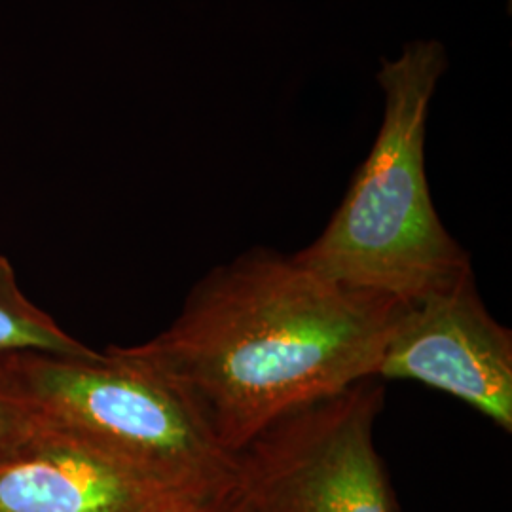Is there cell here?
Segmentation results:
<instances>
[{"mask_svg": "<svg viewBox=\"0 0 512 512\" xmlns=\"http://www.w3.org/2000/svg\"><path fill=\"white\" fill-rule=\"evenodd\" d=\"M217 501L179 494L33 416L0 458V512H186Z\"/></svg>", "mask_w": 512, "mask_h": 512, "instance_id": "obj_6", "label": "cell"}, {"mask_svg": "<svg viewBox=\"0 0 512 512\" xmlns=\"http://www.w3.org/2000/svg\"><path fill=\"white\" fill-rule=\"evenodd\" d=\"M382 380H365L275 421L238 458L249 512H401L374 444Z\"/></svg>", "mask_w": 512, "mask_h": 512, "instance_id": "obj_4", "label": "cell"}, {"mask_svg": "<svg viewBox=\"0 0 512 512\" xmlns=\"http://www.w3.org/2000/svg\"><path fill=\"white\" fill-rule=\"evenodd\" d=\"M446 67L437 40L410 42L401 57L382 59L385 112L376 143L323 234L293 255L313 274L408 304L473 270L440 222L425 175L429 105Z\"/></svg>", "mask_w": 512, "mask_h": 512, "instance_id": "obj_2", "label": "cell"}, {"mask_svg": "<svg viewBox=\"0 0 512 512\" xmlns=\"http://www.w3.org/2000/svg\"><path fill=\"white\" fill-rule=\"evenodd\" d=\"M397 306L255 247L202 277L167 329L126 349L236 456L275 421L376 378Z\"/></svg>", "mask_w": 512, "mask_h": 512, "instance_id": "obj_1", "label": "cell"}, {"mask_svg": "<svg viewBox=\"0 0 512 512\" xmlns=\"http://www.w3.org/2000/svg\"><path fill=\"white\" fill-rule=\"evenodd\" d=\"M2 374L33 416L139 475L200 501L238 494V458L160 370L126 348L14 353Z\"/></svg>", "mask_w": 512, "mask_h": 512, "instance_id": "obj_3", "label": "cell"}, {"mask_svg": "<svg viewBox=\"0 0 512 512\" xmlns=\"http://www.w3.org/2000/svg\"><path fill=\"white\" fill-rule=\"evenodd\" d=\"M186 512H249L247 511V507H245V503H243V499L239 497V494L232 495V497H228V499H222V501H217V503H207V505H202V507H196V509H192V511Z\"/></svg>", "mask_w": 512, "mask_h": 512, "instance_id": "obj_9", "label": "cell"}, {"mask_svg": "<svg viewBox=\"0 0 512 512\" xmlns=\"http://www.w3.org/2000/svg\"><path fill=\"white\" fill-rule=\"evenodd\" d=\"M376 378L435 387L511 433L512 332L484 306L475 270L395 308Z\"/></svg>", "mask_w": 512, "mask_h": 512, "instance_id": "obj_5", "label": "cell"}, {"mask_svg": "<svg viewBox=\"0 0 512 512\" xmlns=\"http://www.w3.org/2000/svg\"><path fill=\"white\" fill-rule=\"evenodd\" d=\"M29 351L71 357L97 353L61 329L52 315L25 296L12 264L0 255V357Z\"/></svg>", "mask_w": 512, "mask_h": 512, "instance_id": "obj_7", "label": "cell"}, {"mask_svg": "<svg viewBox=\"0 0 512 512\" xmlns=\"http://www.w3.org/2000/svg\"><path fill=\"white\" fill-rule=\"evenodd\" d=\"M33 423V412L0 370V458L8 454Z\"/></svg>", "mask_w": 512, "mask_h": 512, "instance_id": "obj_8", "label": "cell"}]
</instances>
